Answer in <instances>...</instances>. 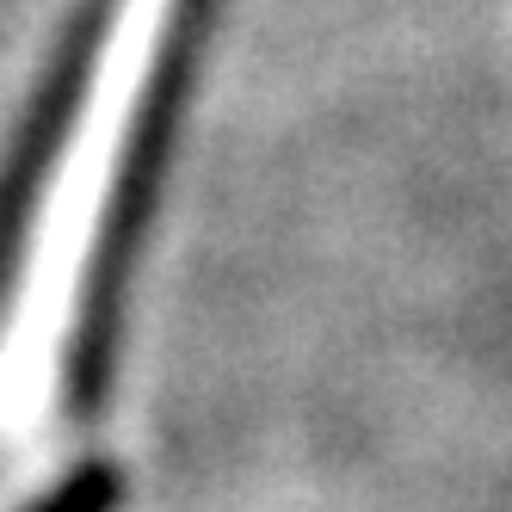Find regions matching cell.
<instances>
[{
	"label": "cell",
	"mask_w": 512,
	"mask_h": 512,
	"mask_svg": "<svg viewBox=\"0 0 512 512\" xmlns=\"http://www.w3.org/2000/svg\"><path fill=\"white\" fill-rule=\"evenodd\" d=\"M118 506H124V469L118 463H81L50 494L31 500L25 512H118Z\"/></svg>",
	"instance_id": "1"
}]
</instances>
